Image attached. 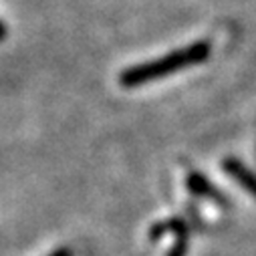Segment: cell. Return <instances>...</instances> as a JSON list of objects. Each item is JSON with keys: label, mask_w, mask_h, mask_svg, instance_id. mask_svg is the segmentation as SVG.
Wrapping results in <instances>:
<instances>
[{"label": "cell", "mask_w": 256, "mask_h": 256, "mask_svg": "<svg viewBox=\"0 0 256 256\" xmlns=\"http://www.w3.org/2000/svg\"><path fill=\"white\" fill-rule=\"evenodd\" d=\"M208 52H210V44L208 42H196V44H192L188 48H180V50H176L172 54H166L164 58H160L156 62H144V65L127 69L119 77V83L123 87H138V85L168 77L170 73H176L180 69L204 62L208 58Z\"/></svg>", "instance_id": "cell-1"}, {"label": "cell", "mask_w": 256, "mask_h": 256, "mask_svg": "<svg viewBox=\"0 0 256 256\" xmlns=\"http://www.w3.org/2000/svg\"><path fill=\"white\" fill-rule=\"evenodd\" d=\"M48 256H71V250H69V248H58V250H54V252L48 254Z\"/></svg>", "instance_id": "cell-5"}, {"label": "cell", "mask_w": 256, "mask_h": 256, "mask_svg": "<svg viewBox=\"0 0 256 256\" xmlns=\"http://www.w3.org/2000/svg\"><path fill=\"white\" fill-rule=\"evenodd\" d=\"M224 170L234 178V180H238V184H242L244 186V190H248L250 194L256 198V176L254 174H250L240 162H236V160H226L224 162Z\"/></svg>", "instance_id": "cell-2"}, {"label": "cell", "mask_w": 256, "mask_h": 256, "mask_svg": "<svg viewBox=\"0 0 256 256\" xmlns=\"http://www.w3.org/2000/svg\"><path fill=\"white\" fill-rule=\"evenodd\" d=\"M188 188L194 192V194H198V196H206V198L224 202V198L210 186V182H208L206 178H202L200 174H190V176H188Z\"/></svg>", "instance_id": "cell-3"}, {"label": "cell", "mask_w": 256, "mask_h": 256, "mask_svg": "<svg viewBox=\"0 0 256 256\" xmlns=\"http://www.w3.org/2000/svg\"><path fill=\"white\" fill-rule=\"evenodd\" d=\"M186 248H188V238H186V230H184L178 234V240L168 256H186Z\"/></svg>", "instance_id": "cell-4"}, {"label": "cell", "mask_w": 256, "mask_h": 256, "mask_svg": "<svg viewBox=\"0 0 256 256\" xmlns=\"http://www.w3.org/2000/svg\"><path fill=\"white\" fill-rule=\"evenodd\" d=\"M4 36H6V26H4L2 22H0V40H2Z\"/></svg>", "instance_id": "cell-6"}]
</instances>
